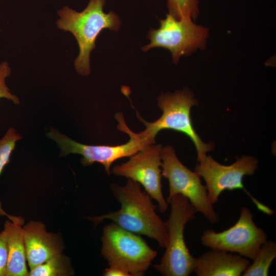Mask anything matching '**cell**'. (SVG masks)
<instances>
[{
    "mask_svg": "<svg viewBox=\"0 0 276 276\" xmlns=\"http://www.w3.org/2000/svg\"><path fill=\"white\" fill-rule=\"evenodd\" d=\"M171 212L165 222L167 239L166 250L159 264L153 265L164 276H188L194 271L195 258L187 247L184 230L197 212L186 197L177 194L168 201Z\"/></svg>",
    "mask_w": 276,
    "mask_h": 276,
    "instance_id": "3",
    "label": "cell"
},
{
    "mask_svg": "<svg viewBox=\"0 0 276 276\" xmlns=\"http://www.w3.org/2000/svg\"><path fill=\"white\" fill-rule=\"evenodd\" d=\"M22 233L30 269L62 252L63 244L59 236L48 232L42 222L30 221L22 227Z\"/></svg>",
    "mask_w": 276,
    "mask_h": 276,
    "instance_id": "12",
    "label": "cell"
},
{
    "mask_svg": "<svg viewBox=\"0 0 276 276\" xmlns=\"http://www.w3.org/2000/svg\"><path fill=\"white\" fill-rule=\"evenodd\" d=\"M111 190L120 203V209L87 218L95 224L109 219L127 231L155 240L161 247H165L167 239L165 222L156 214L152 198L142 190L141 185L128 179L124 186L112 184Z\"/></svg>",
    "mask_w": 276,
    "mask_h": 276,
    "instance_id": "1",
    "label": "cell"
},
{
    "mask_svg": "<svg viewBox=\"0 0 276 276\" xmlns=\"http://www.w3.org/2000/svg\"><path fill=\"white\" fill-rule=\"evenodd\" d=\"M158 106L162 110L161 117L153 122L145 121L139 113L136 116L146 129L140 132L152 144L155 137L162 130L169 129L182 132L189 136L195 145L197 152V161L212 150V143L205 144L195 131L190 116L191 108L197 101L187 90L174 94H162L157 99Z\"/></svg>",
    "mask_w": 276,
    "mask_h": 276,
    "instance_id": "5",
    "label": "cell"
},
{
    "mask_svg": "<svg viewBox=\"0 0 276 276\" xmlns=\"http://www.w3.org/2000/svg\"><path fill=\"white\" fill-rule=\"evenodd\" d=\"M115 118L119 124L117 128L128 134L129 140L122 145H90L77 142L55 129H51L48 133L49 138L57 143L61 150L60 156L70 154L82 155V164L89 166L95 163L102 164L107 175H110V167L116 160L125 157L131 156L148 145L153 144L140 133L132 131L126 125L123 114L117 113Z\"/></svg>",
    "mask_w": 276,
    "mask_h": 276,
    "instance_id": "6",
    "label": "cell"
},
{
    "mask_svg": "<svg viewBox=\"0 0 276 276\" xmlns=\"http://www.w3.org/2000/svg\"><path fill=\"white\" fill-rule=\"evenodd\" d=\"M22 137L13 128H9L0 139V175L4 168L9 163L11 154L15 149L16 142ZM0 216H6L11 221L23 225L24 219L21 217L10 215L3 209L0 202Z\"/></svg>",
    "mask_w": 276,
    "mask_h": 276,
    "instance_id": "17",
    "label": "cell"
},
{
    "mask_svg": "<svg viewBox=\"0 0 276 276\" xmlns=\"http://www.w3.org/2000/svg\"><path fill=\"white\" fill-rule=\"evenodd\" d=\"M8 257L7 236L3 230L0 233V276H6Z\"/></svg>",
    "mask_w": 276,
    "mask_h": 276,
    "instance_id": "20",
    "label": "cell"
},
{
    "mask_svg": "<svg viewBox=\"0 0 276 276\" xmlns=\"http://www.w3.org/2000/svg\"><path fill=\"white\" fill-rule=\"evenodd\" d=\"M106 0H89L81 12L65 6L57 13V25L59 29L71 32L75 37L79 48L74 62L75 69L82 76L90 72V54L96 48V41L103 30L117 32L121 27L119 16L111 11L106 13L103 8Z\"/></svg>",
    "mask_w": 276,
    "mask_h": 276,
    "instance_id": "2",
    "label": "cell"
},
{
    "mask_svg": "<svg viewBox=\"0 0 276 276\" xmlns=\"http://www.w3.org/2000/svg\"><path fill=\"white\" fill-rule=\"evenodd\" d=\"M22 225L9 219L4 230L7 236L8 249L6 276H28L27 259Z\"/></svg>",
    "mask_w": 276,
    "mask_h": 276,
    "instance_id": "14",
    "label": "cell"
},
{
    "mask_svg": "<svg viewBox=\"0 0 276 276\" xmlns=\"http://www.w3.org/2000/svg\"><path fill=\"white\" fill-rule=\"evenodd\" d=\"M105 276H130L129 274L124 269L114 266H109L105 269L103 272Z\"/></svg>",
    "mask_w": 276,
    "mask_h": 276,
    "instance_id": "21",
    "label": "cell"
},
{
    "mask_svg": "<svg viewBox=\"0 0 276 276\" xmlns=\"http://www.w3.org/2000/svg\"><path fill=\"white\" fill-rule=\"evenodd\" d=\"M195 171L204 180L211 203H216L225 190L244 189L243 178L253 175L258 168V160L243 156L230 165H223L211 156L205 155L199 160Z\"/></svg>",
    "mask_w": 276,
    "mask_h": 276,
    "instance_id": "11",
    "label": "cell"
},
{
    "mask_svg": "<svg viewBox=\"0 0 276 276\" xmlns=\"http://www.w3.org/2000/svg\"><path fill=\"white\" fill-rule=\"evenodd\" d=\"M74 273L69 259L62 253L30 269L29 276H68Z\"/></svg>",
    "mask_w": 276,
    "mask_h": 276,
    "instance_id": "16",
    "label": "cell"
},
{
    "mask_svg": "<svg viewBox=\"0 0 276 276\" xmlns=\"http://www.w3.org/2000/svg\"><path fill=\"white\" fill-rule=\"evenodd\" d=\"M11 74V68L7 61L0 63V99L5 98L12 101L14 104L19 103V98L12 94L6 84V78Z\"/></svg>",
    "mask_w": 276,
    "mask_h": 276,
    "instance_id": "19",
    "label": "cell"
},
{
    "mask_svg": "<svg viewBox=\"0 0 276 276\" xmlns=\"http://www.w3.org/2000/svg\"><path fill=\"white\" fill-rule=\"evenodd\" d=\"M276 257V244L266 241L260 247L252 264H249L242 275L267 276L269 268Z\"/></svg>",
    "mask_w": 276,
    "mask_h": 276,
    "instance_id": "15",
    "label": "cell"
},
{
    "mask_svg": "<svg viewBox=\"0 0 276 276\" xmlns=\"http://www.w3.org/2000/svg\"><path fill=\"white\" fill-rule=\"evenodd\" d=\"M160 145H148L134 155L126 163L112 168L114 174L124 176L141 185L151 197L157 203L159 211L165 213L168 202L162 190V165Z\"/></svg>",
    "mask_w": 276,
    "mask_h": 276,
    "instance_id": "10",
    "label": "cell"
},
{
    "mask_svg": "<svg viewBox=\"0 0 276 276\" xmlns=\"http://www.w3.org/2000/svg\"><path fill=\"white\" fill-rule=\"evenodd\" d=\"M101 241V255L108 265L124 269L130 276L144 275L157 256L140 235L113 222L104 226Z\"/></svg>",
    "mask_w": 276,
    "mask_h": 276,
    "instance_id": "4",
    "label": "cell"
},
{
    "mask_svg": "<svg viewBox=\"0 0 276 276\" xmlns=\"http://www.w3.org/2000/svg\"><path fill=\"white\" fill-rule=\"evenodd\" d=\"M160 155L162 175L169 181L167 202L174 195H181L210 222L217 223L219 216L209 200L206 187L201 183L199 175L180 162L172 147L162 148Z\"/></svg>",
    "mask_w": 276,
    "mask_h": 276,
    "instance_id": "8",
    "label": "cell"
},
{
    "mask_svg": "<svg viewBox=\"0 0 276 276\" xmlns=\"http://www.w3.org/2000/svg\"><path fill=\"white\" fill-rule=\"evenodd\" d=\"M252 218L250 210L242 207L239 219L231 227L221 232L205 230L201 236L202 245L253 260L267 236L256 225Z\"/></svg>",
    "mask_w": 276,
    "mask_h": 276,
    "instance_id": "9",
    "label": "cell"
},
{
    "mask_svg": "<svg viewBox=\"0 0 276 276\" xmlns=\"http://www.w3.org/2000/svg\"><path fill=\"white\" fill-rule=\"evenodd\" d=\"M198 0H167L169 14L177 19L191 18L195 21L199 15Z\"/></svg>",
    "mask_w": 276,
    "mask_h": 276,
    "instance_id": "18",
    "label": "cell"
},
{
    "mask_svg": "<svg viewBox=\"0 0 276 276\" xmlns=\"http://www.w3.org/2000/svg\"><path fill=\"white\" fill-rule=\"evenodd\" d=\"M159 22L158 29L149 31L147 37L150 43L142 48L143 51L155 48L167 49L173 62L177 63L181 56L205 48L208 28L196 24L191 18L177 19L169 14Z\"/></svg>",
    "mask_w": 276,
    "mask_h": 276,
    "instance_id": "7",
    "label": "cell"
},
{
    "mask_svg": "<svg viewBox=\"0 0 276 276\" xmlns=\"http://www.w3.org/2000/svg\"><path fill=\"white\" fill-rule=\"evenodd\" d=\"M249 264L237 254L212 249L195 258L194 272L198 276H239Z\"/></svg>",
    "mask_w": 276,
    "mask_h": 276,
    "instance_id": "13",
    "label": "cell"
}]
</instances>
